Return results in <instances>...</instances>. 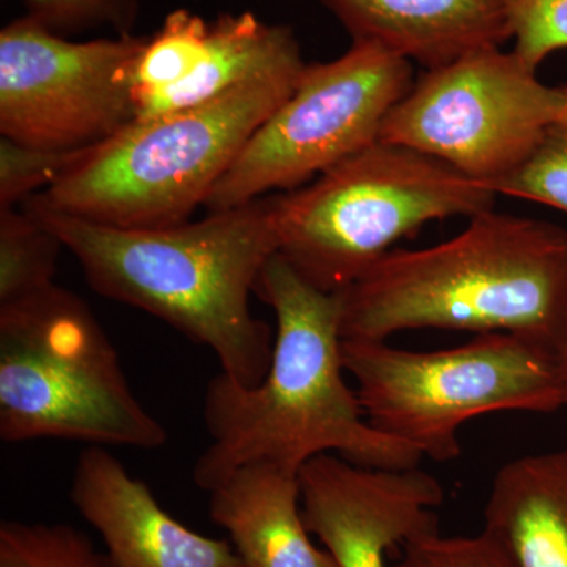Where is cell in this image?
I'll return each instance as SVG.
<instances>
[{
    "label": "cell",
    "mask_w": 567,
    "mask_h": 567,
    "mask_svg": "<svg viewBox=\"0 0 567 567\" xmlns=\"http://www.w3.org/2000/svg\"><path fill=\"white\" fill-rule=\"evenodd\" d=\"M62 248V241L31 213L0 210V305L31 297L55 284Z\"/></svg>",
    "instance_id": "17"
},
{
    "label": "cell",
    "mask_w": 567,
    "mask_h": 567,
    "mask_svg": "<svg viewBox=\"0 0 567 567\" xmlns=\"http://www.w3.org/2000/svg\"><path fill=\"white\" fill-rule=\"evenodd\" d=\"M353 41H369L425 70L499 48L511 0H320Z\"/></svg>",
    "instance_id": "13"
},
{
    "label": "cell",
    "mask_w": 567,
    "mask_h": 567,
    "mask_svg": "<svg viewBox=\"0 0 567 567\" xmlns=\"http://www.w3.org/2000/svg\"><path fill=\"white\" fill-rule=\"evenodd\" d=\"M0 567H114L107 554L76 528L62 524L0 525Z\"/></svg>",
    "instance_id": "19"
},
{
    "label": "cell",
    "mask_w": 567,
    "mask_h": 567,
    "mask_svg": "<svg viewBox=\"0 0 567 567\" xmlns=\"http://www.w3.org/2000/svg\"><path fill=\"white\" fill-rule=\"evenodd\" d=\"M210 21L186 9L171 11L162 28L145 37L133 69L134 100L188 80L207 51Z\"/></svg>",
    "instance_id": "18"
},
{
    "label": "cell",
    "mask_w": 567,
    "mask_h": 567,
    "mask_svg": "<svg viewBox=\"0 0 567 567\" xmlns=\"http://www.w3.org/2000/svg\"><path fill=\"white\" fill-rule=\"evenodd\" d=\"M70 498L103 537L114 567H245L233 544L193 532L163 509L151 487L107 447L78 457Z\"/></svg>",
    "instance_id": "12"
},
{
    "label": "cell",
    "mask_w": 567,
    "mask_h": 567,
    "mask_svg": "<svg viewBox=\"0 0 567 567\" xmlns=\"http://www.w3.org/2000/svg\"><path fill=\"white\" fill-rule=\"evenodd\" d=\"M559 364H561L563 386H565V406L567 409V339L561 353H559Z\"/></svg>",
    "instance_id": "25"
},
{
    "label": "cell",
    "mask_w": 567,
    "mask_h": 567,
    "mask_svg": "<svg viewBox=\"0 0 567 567\" xmlns=\"http://www.w3.org/2000/svg\"><path fill=\"white\" fill-rule=\"evenodd\" d=\"M413 82L412 62L369 41H353L334 61L306 63L292 95L252 134L205 208L293 192L371 147Z\"/></svg>",
    "instance_id": "8"
},
{
    "label": "cell",
    "mask_w": 567,
    "mask_h": 567,
    "mask_svg": "<svg viewBox=\"0 0 567 567\" xmlns=\"http://www.w3.org/2000/svg\"><path fill=\"white\" fill-rule=\"evenodd\" d=\"M509 10L514 52L529 69L567 50V0H511Z\"/></svg>",
    "instance_id": "23"
},
{
    "label": "cell",
    "mask_w": 567,
    "mask_h": 567,
    "mask_svg": "<svg viewBox=\"0 0 567 567\" xmlns=\"http://www.w3.org/2000/svg\"><path fill=\"white\" fill-rule=\"evenodd\" d=\"M0 436L156 450L167 432L137 401L92 309L52 284L0 305Z\"/></svg>",
    "instance_id": "5"
},
{
    "label": "cell",
    "mask_w": 567,
    "mask_h": 567,
    "mask_svg": "<svg viewBox=\"0 0 567 567\" xmlns=\"http://www.w3.org/2000/svg\"><path fill=\"white\" fill-rule=\"evenodd\" d=\"M565 91V111H563V121H567V87H563Z\"/></svg>",
    "instance_id": "26"
},
{
    "label": "cell",
    "mask_w": 567,
    "mask_h": 567,
    "mask_svg": "<svg viewBox=\"0 0 567 567\" xmlns=\"http://www.w3.org/2000/svg\"><path fill=\"white\" fill-rule=\"evenodd\" d=\"M393 567H516L483 532L473 537L432 533L409 540Z\"/></svg>",
    "instance_id": "24"
},
{
    "label": "cell",
    "mask_w": 567,
    "mask_h": 567,
    "mask_svg": "<svg viewBox=\"0 0 567 567\" xmlns=\"http://www.w3.org/2000/svg\"><path fill=\"white\" fill-rule=\"evenodd\" d=\"M28 17L55 33L107 28L130 35L144 0H22Z\"/></svg>",
    "instance_id": "22"
},
{
    "label": "cell",
    "mask_w": 567,
    "mask_h": 567,
    "mask_svg": "<svg viewBox=\"0 0 567 567\" xmlns=\"http://www.w3.org/2000/svg\"><path fill=\"white\" fill-rule=\"evenodd\" d=\"M301 513L338 567H386L391 548L439 533L443 487L423 470L354 465L320 454L300 470Z\"/></svg>",
    "instance_id": "11"
},
{
    "label": "cell",
    "mask_w": 567,
    "mask_h": 567,
    "mask_svg": "<svg viewBox=\"0 0 567 567\" xmlns=\"http://www.w3.org/2000/svg\"><path fill=\"white\" fill-rule=\"evenodd\" d=\"M297 37L286 25L252 14H219L210 21L207 51L188 80L136 99V121L197 106L248 82L305 69Z\"/></svg>",
    "instance_id": "16"
},
{
    "label": "cell",
    "mask_w": 567,
    "mask_h": 567,
    "mask_svg": "<svg viewBox=\"0 0 567 567\" xmlns=\"http://www.w3.org/2000/svg\"><path fill=\"white\" fill-rule=\"evenodd\" d=\"M342 363L369 424L436 462L461 456L457 432L473 417L565 406L558 354L516 334L434 352L342 339Z\"/></svg>",
    "instance_id": "7"
},
{
    "label": "cell",
    "mask_w": 567,
    "mask_h": 567,
    "mask_svg": "<svg viewBox=\"0 0 567 567\" xmlns=\"http://www.w3.org/2000/svg\"><path fill=\"white\" fill-rule=\"evenodd\" d=\"M496 194L446 163L375 142L275 196L278 252L301 278L342 292L425 224L492 210Z\"/></svg>",
    "instance_id": "6"
},
{
    "label": "cell",
    "mask_w": 567,
    "mask_h": 567,
    "mask_svg": "<svg viewBox=\"0 0 567 567\" xmlns=\"http://www.w3.org/2000/svg\"><path fill=\"white\" fill-rule=\"evenodd\" d=\"M563 111V87L543 84L516 52L486 48L425 70L388 115L380 141L484 185L520 166Z\"/></svg>",
    "instance_id": "9"
},
{
    "label": "cell",
    "mask_w": 567,
    "mask_h": 567,
    "mask_svg": "<svg viewBox=\"0 0 567 567\" xmlns=\"http://www.w3.org/2000/svg\"><path fill=\"white\" fill-rule=\"evenodd\" d=\"M254 293L275 311L274 360L259 385L241 386L224 372L208 382L204 423L212 442L194 464V484L208 494L252 464L300 473L320 454L368 468H416L423 454L372 427L346 383L341 292L317 289L276 252Z\"/></svg>",
    "instance_id": "1"
},
{
    "label": "cell",
    "mask_w": 567,
    "mask_h": 567,
    "mask_svg": "<svg viewBox=\"0 0 567 567\" xmlns=\"http://www.w3.org/2000/svg\"><path fill=\"white\" fill-rule=\"evenodd\" d=\"M303 70L134 121L111 140L84 148L47 192L32 197L52 210L121 229L186 223L205 207L252 134L292 95Z\"/></svg>",
    "instance_id": "4"
},
{
    "label": "cell",
    "mask_w": 567,
    "mask_h": 567,
    "mask_svg": "<svg viewBox=\"0 0 567 567\" xmlns=\"http://www.w3.org/2000/svg\"><path fill=\"white\" fill-rule=\"evenodd\" d=\"M342 339L406 330L520 336L558 354L567 339V230L492 210L456 237L393 249L341 292Z\"/></svg>",
    "instance_id": "3"
},
{
    "label": "cell",
    "mask_w": 567,
    "mask_h": 567,
    "mask_svg": "<svg viewBox=\"0 0 567 567\" xmlns=\"http://www.w3.org/2000/svg\"><path fill=\"white\" fill-rule=\"evenodd\" d=\"M483 533L516 567H567V450L503 465L492 483Z\"/></svg>",
    "instance_id": "15"
},
{
    "label": "cell",
    "mask_w": 567,
    "mask_h": 567,
    "mask_svg": "<svg viewBox=\"0 0 567 567\" xmlns=\"http://www.w3.org/2000/svg\"><path fill=\"white\" fill-rule=\"evenodd\" d=\"M24 210L76 257L93 290L207 347L241 386L262 382L275 338L270 324L254 317L249 297L278 252L275 196L156 229L104 226L52 210L35 197Z\"/></svg>",
    "instance_id": "2"
},
{
    "label": "cell",
    "mask_w": 567,
    "mask_h": 567,
    "mask_svg": "<svg viewBox=\"0 0 567 567\" xmlns=\"http://www.w3.org/2000/svg\"><path fill=\"white\" fill-rule=\"evenodd\" d=\"M145 37L66 40L31 17L0 31V134L84 151L136 121L133 69Z\"/></svg>",
    "instance_id": "10"
},
{
    "label": "cell",
    "mask_w": 567,
    "mask_h": 567,
    "mask_svg": "<svg viewBox=\"0 0 567 567\" xmlns=\"http://www.w3.org/2000/svg\"><path fill=\"white\" fill-rule=\"evenodd\" d=\"M81 152L32 147L0 137V210L17 208L43 186L50 188Z\"/></svg>",
    "instance_id": "21"
},
{
    "label": "cell",
    "mask_w": 567,
    "mask_h": 567,
    "mask_svg": "<svg viewBox=\"0 0 567 567\" xmlns=\"http://www.w3.org/2000/svg\"><path fill=\"white\" fill-rule=\"evenodd\" d=\"M298 475L246 465L208 492L212 520L229 533L245 567H338L309 537Z\"/></svg>",
    "instance_id": "14"
},
{
    "label": "cell",
    "mask_w": 567,
    "mask_h": 567,
    "mask_svg": "<svg viewBox=\"0 0 567 567\" xmlns=\"http://www.w3.org/2000/svg\"><path fill=\"white\" fill-rule=\"evenodd\" d=\"M484 186L567 213V121L554 123L520 166Z\"/></svg>",
    "instance_id": "20"
}]
</instances>
